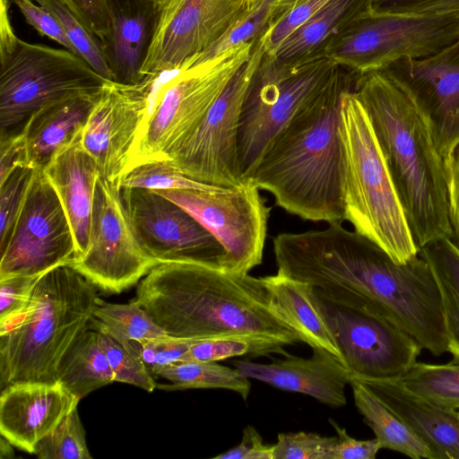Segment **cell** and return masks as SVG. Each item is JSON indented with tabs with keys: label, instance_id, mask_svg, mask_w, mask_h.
I'll return each mask as SVG.
<instances>
[{
	"label": "cell",
	"instance_id": "obj_1",
	"mask_svg": "<svg viewBox=\"0 0 459 459\" xmlns=\"http://www.w3.org/2000/svg\"><path fill=\"white\" fill-rule=\"evenodd\" d=\"M278 273L317 288L361 294L434 356L447 352L438 287L419 255L396 262L375 242L342 222L323 230L281 233L273 238Z\"/></svg>",
	"mask_w": 459,
	"mask_h": 459
},
{
	"label": "cell",
	"instance_id": "obj_2",
	"mask_svg": "<svg viewBox=\"0 0 459 459\" xmlns=\"http://www.w3.org/2000/svg\"><path fill=\"white\" fill-rule=\"evenodd\" d=\"M136 300L168 335L187 340L245 337L303 342L270 303L262 277L190 263L155 265Z\"/></svg>",
	"mask_w": 459,
	"mask_h": 459
},
{
	"label": "cell",
	"instance_id": "obj_3",
	"mask_svg": "<svg viewBox=\"0 0 459 459\" xmlns=\"http://www.w3.org/2000/svg\"><path fill=\"white\" fill-rule=\"evenodd\" d=\"M357 74L339 66L325 89L278 134L250 179L287 212L314 222L344 221L341 108Z\"/></svg>",
	"mask_w": 459,
	"mask_h": 459
},
{
	"label": "cell",
	"instance_id": "obj_4",
	"mask_svg": "<svg viewBox=\"0 0 459 459\" xmlns=\"http://www.w3.org/2000/svg\"><path fill=\"white\" fill-rule=\"evenodd\" d=\"M353 91L372 123L418 247L452 238L444 159L424 116L378 70L358 74Z\"/></svg>",
	"mask_w": 459,
	"mask_h": 459
},
{
	"label": "cell",
	"instance_id": "obj_5",
	"mask_svg": "<svg viewBox=\"0 0 459 459\" xmlns=\"http://www.w3.org/2000/svg\"><path fill=\"white\" fill-rule=\"evenodd\" d=\"M96 286L70 264L43 273L26 307L0 324V388L57 383L64 358L91 328Z\"/></svg>",
	"mask_w": 459,
	"mask_h": 459
},
{
	"label": "cell",
	"instance_id": "obj_6",
	"mask_svg": "<svg viewBox=\"0 0 459 459\" xmlns=\"http://www.w3.org/2000/svg\"><path fill=\"white\" fill-rule=\"evenodd\" d=\"M344 151V221L396 262L419 255L369 117L353 90L342 101Z\"/></svg>",
	"mask_w": 459,
	"mask_h": 459
},
{
	"label": "cell",
	"instance_id": "obj_7",
	"mask_svg": "<svg viewBox=\"0 0 459 459\" xmlns=\"http://www.w3.org/2000/svg\"><path fill=\"white\" fill-rule=\"evenodd\" d=\"M254 42L230 48L213 58L150 78L147 116L137 153L129 167L169 156L196 130Z\"/></svg>",
	"mask_w": 459,
	"mask_h": 459
},
{
	"label": "cell",
	"instance_id": "obj_8",
	"mask_svg": "<svg viewBox=\"0 0 459 459\" xmlns=\"http://www.w3.org/2000/svg\"><path fill=\"white\" fill-rule=\"evenodd\" d=\"M351 379L399 380L422 348L370 299L342 288L312 289Z\"/></svg>",
	"mask_w": 459,
	"mask_h": 459
},
{
	"label": "cell",
	"instance_id": "obj_9",
	"mask_svg": "<svg viewBox=\"0 0 459 459\" xmlns=\"http://www.w3.org/2000/svg\"><path fill=\"white\" fill-rule=\"evenodd\" d=\"M338 67L325 56L286 65L264 53L240 113L238 143L242 180L252 177L278 134L325 89Z\"/></svg>",
	"mask_w": 459,
	"mask_h": 459
},
{
	"label": "cell",
	"instance_id": "obj_10",
	"mask_svg": "<svg viewBox=\"0 0 459 459\" xmlns=\"http://www.w3.org/2000/svg\"><path fill=\"white\" fill-rule=\"evenodd\" d=\"M108 82L67 49L21 39L0 56V139L22 134L32 114L51 103L98 95Z\"/></svg>",
	"mask_w": 459,
	"mask_h": 459
},
{
	"label": "cell",
	"instance_id": "obj_11",
	"mask_svg": "<svg viewBox=\"0 0 459 459\" xmlns=\"http://www.w3.org/2000/svg\"><path fill=\"white\" fill-rule=\"evenodd\" d=\"M458 39L459 15L397 13L373 7L336 36L324 56L359 75L400 58L429 56Z\"/></svg>",
	"mask_w": 459,
	"mask_h": 459
},
{
	"label": "cell",
	"instance_id": "obj_12",
	"mask_svg": "<svg viewBox=\"0 0 459 459\" xmlns=\"http://www.w3.org/2000/svg\"><path fill=\"white\" fill-rule=\"evenodd\" d=\"M266 34L255 41L249 57L196 130L169 156L168 160L186 177L221 187H233L243 181L238 143L239 118L247 88L266 50Z\"/></svg>",
	"mask_w": 459,
	"mask_h": 459
},
{
	"label": "cell",
	"instance_id": "obj_13",
	"mask_svg": "<svg viewBox=\"0 0 459 459\" xmlns=\"http://www.w3.org/2000/svg\"><path fill=\"white\" fill-rule=\"evenodd\" d=\"M154 192L184 208L213 235L225 251V271L248 273L262 264L271 208L250 179L233 187Z\"/></svg>",
	"mask_w": 459,
	"mask_h": 459
},
{
	"label": "cell",
	"instance_id": "obj_14",
	"mask_svg": "<svg viewBox=\"0 0 459 459\" xmlns=\"http://www.w3.org/2000/svg\"><path fill=\"white\" fill-rule=\"evenodd\" d=\"M0 280L41 275L72 264L76 245L68 217L43 169H34L7 239L0 245Z\"/></svg>",
	"mask_w": 459,
	"mask_h": 459
},
{
	"label": "cell",
	"instance_id": "obj_15",
	"mask_svg": "<svg viewBox=\"0 0 459 459\" xmlns=\"http://www.w3.org/2000/svg\"><path fill=\"white\" fill-rule=\"evenodd\" d=\"M157 264L134 234L120 189L99 174L88 247L70 265L97 288L120 293L140 281Z\"/></svg>",
	"mask_w": 459,
	"mask_h": 459
},
{
	"label": "cell",
	"instance_id": "obj_16",
	"mask_svg": "<svg viewBox=\"0 0 459 459\" xmlns=\"http://www.w3.org/2000/svg\"><path fill=\"white\" fill-rule=\"evenodd\" d=\"M120 193L141 247L158 264L190 263L224 270L222 246L184 208L146 188L122 187Z\"/></svg>",
	"mask_w": 459,
	"mask_h": 459
},
{
	"label": "cell",
	"instance_id": "obj_17",
	"mask_svg": "<svg viewBox=\"0 0 459 459\" xmlns=\"http://www.w3.org/2000/svg\"><path fill=\"white\" fill-rule=\"evenodd\" d=\"M157 20L142 76L178 69L213 46L247 12L249 0H153Z\"/></svg>",
	"mask_w": 459,
	"mask_h": 459
},
{
	"label": "cell",
	"instance_id": "obj_18",
	"mask_svg": "<svg viewBox=\"0 0 459 459\" xmlns=\"http://www.w3.org/2000/svg\"><path fill=\"white\" fill-rule=\"evenodd\" d=\"M149 91V77L130 85L107 82L82 133V144L100 175L118 188L139 148Z\"/></svg>",
	"mask_w": 459,
	"mask_h": 459
},
{
	"label": "cell",
	"instance_id": "obj_19",
	"mask_svg": "<svg viewBox=\"0 0 459 459\" xmlns=\"http://www.w3.org/2000/svg\"><path fill=\"white\" fill-rule=\"evenodd\" d=\"M426 118L444 158L459 146V39L423 58H400L379 69Z\"/></svg>",
	"mask_w": 459,
	"mask_h": 459
},
{
	"label": "cell",
	"instance_id": "obj_20",
	"mask_svg": "<svg viewBox=\"0 0 459 459\" xmlns=\"http://www.w3.org/2000/svg\"><path fill=\"white\" fill-rule=\"evenodd\" d=\"M312 350L309 358L286 353L283 359H273L270 363L236 359L232 365L248 378L309 395L331 407L344 406L345 386L351 380L348 369L330 351L322 348Z\"/></svg>",
	"mask_w": 459,
	"mask_h": 459
},
{
	"label": "cell",
	"instance_id": "obj_21",
	"mask_svg": "<svg viewBox=\"0 0 459 459\" xmlns=\"http://www.w3.org/2000/svg\"><path fill=\"white\" fill-rule=\"evenodd\" d=\"M80 400L60 384L20 383L1 390L0 433L15 447L33 454Z\"/></svg>",
	"mask_w": 459,
	"mask_h": 459
},
{
	"label": "cell",
	"instance_id": "obj_22",
	"mask_svg": "<svg viewBox=\"0 0 459 459\" xmlns=\"http://www.w3.org/2000/svg\"><path fill=\"white\" fill-rule=\"evenodd\" d=\"M108 28L100 39L113 82L137 84L151 47L155 27L153 0H107Z\"/></svg>",
	"mask_w": 459,
	"mask_h": 459
},
{
	"label": "cell",
	"instance_id": "obj_23",
	"mask_svg": "<svg viewBox=\"0 0 459 459\" xmlns=\"http://www.w3.org/2000/svg\"><path fill=\"white\" fill-rule=\"evenodd\" d=\"M81 139L82 135L58 151L43 169L71 224L76 245L75 259L88 247L95 183L100 174Z\"/></svg>",
	"mask_w": 459,
	"mask_h": 459
},
{
	"label": "cell",
	"instance_id": "obj_24",
	"mask_svg": "<svg viewBox=\"0 0 459 459\" xmlns=\"http://www.w3.org/2000/svg\"><path fill=\"white\" fill-rule=\"evenodd\" d=\"M404 420L432 450L435 459H459V411L437 405L399 380L363 382Z\"/></svg>",
	"mask_w": 459,
	"mask_h": 459
},
{
	"label": "cell",
	"instance_id": "obj_25",
	"mask_svg": "<svg viewBox=\"0 0 459 459\" xmlns=\"http://www.w3.org/2000/svg\"><path fill=\"white\" fill-rule=\"evenodd\" d=\"M99 95L62 100L32 114L22 132L27 166L44 169L58 151L82 135Z\"/></svg>",
	"mask_w": 459,
	"mask_h": 459
},
{
	"label": "cell",
	"instance_id": "obj_26",
	"mask_svg": "<svg viewBox=\"0 0 459 459\" xmlns=\"http://www.w3.org/2000/svg\"><path fill=\"white\" fill-rule=\"evenodd\" d=\"M375 0H330L284 39L272 53L286 65L324 56L329 43L359 16L371 10Z\"/></svg>",
	"mask_w": 459,
	"mask_h": 459
},
{
	"label": "cell",
	"instance_id": "obj_27",
	"mask_svg": "<svg viewBox=\"0 0 459 459\" xmlns=\"http://www.w3.org/2000/svg\"><path fill=\"white\" fill-rule=\"evenodd\" d=\"M270 303L279 316L311 348H322L342 361V355L324 317L316 306L313 286L281 273L262 277Z\"/></svg>",
	"mask_w": 459,
	"mask_h": 459
},
{
	"label": "cell",
	"instance_id": "obj_28",
	"mask_svg": "<svg viewBox=\"0 0 459 459\" xmlns=\"http://www.w3.org/2000/svg\"><path fill=\"white\" fill-rule=\"evenodd\" d=\"M354 403L365 423L373 430L381 449L413 459H435L427 443L365 383L351 379Z\"/></svg>",
	"mask_w": 459,
	"mask_h": 459
},
{
	"label": "cell",
	"instance_id": "obj_29",
	"mask_svg": "<svg viewBox=\"0 0 459 459\" xmlns=\"http://www.w3.org/2000/svg\"><path fill=\"white\" fill-rule=\"evenodd\" d=\"M419 255L429 264L438 287L447 352L459 363V247L452 238H444L420 248Z\"/></svg>",
	"mask_w": 459,
	"mask_h": 459
},
{
	"label": "cell",
	"instance_id": "obj_30",
	"mask_svg": "<svg viewBox=\"0 0 459 459\" xmlns=\"http://www.w3.org/2000/svg\"><path fill=\"white\" fill-rule=\"evenodd\" d=\"M115 382L100 333L87 330L63 359L57 383L81 401L91 392Z\"/></svg>",
	"mask_w": 459,
	"mask_h": 459
},
{
	"label": "cell",
	"instance_id": "obj_31",
	"mask_svg": "<svg viewBox=\"0 0 459 459\" xmlns=\"http://www.w3.org/2000/svg\"><path fill=\"white\" fill-rule=\"evenodd\" d=\"M152 375L165 378L170 385H158V388L175 389H227L238 393L247 401L251 383L236 368H231L214 361H178L151 371Z\"/></svg>",
	"mask_w": 459,
	"mask_h": 459
},
{
	"label": "cell",
	"instance_id": "obj_32",
	"mask_svg": "<svg viewBox=\"0 0 459 459\" xmlns=\"http://www.w3.org/2000/svg\"><path fill=\"white\" fill-rule=\"evenodd\" d=\"M91 328L109 336L124 347L131 342H143L168 335L134 299L127 304H115L100 299Z\"/></svg>",
	"mask_w": 459,
	"mask_h": 459
},
{
	"label": "cell",
	"instance_id": "obj_33",
	"mask_svg": "<svg viewBox=\"0 0 459 459\" xmlns=\"http://www.w3.org/2000/svg\"><path fill=\"white\" fill-rule=\"evenodd\" d=\"M288 10L281 0H254L224 36L204 52L188 59L189 65L208 61L230 48L255 41L273 27Z\"/></svg>",
	"mask_w": 459,
	"mask_h": 459
},
{
	"label": "cell",
	"instance_id": "obj_34",
	"mask_svg": "<svg viewBox=\"0 0 459 459\" xmlns=\"http://www.w3.org/2000/svg\"><path fill=\"white\" fill-rule=\"evenodd\" d=\"M409 391L442 407L459 411V363L416 362L399 379Z\"/></svg>",
	"mask_w": 459,
	"mask_h": 459
},
{
	"label": "cell",
	"instance_id": "obj_35",
	"mask_svg": "<svg viewBox=\"0 0 459 459\" xmlns=\"http://www.w3.org/2000/svg\"><path fill=\"white\" fill-rule=\"evenodd\" d=\"M48 10L60 23L78 56L97 74L113 82L106 62L100 39L90 31L80 19L61 0H33Z\"/></svg>",
	"mask_w": 459,
	"mask_h": 459
},
{
	"label": "cell",
	"instance_id": "obj_36",
	"mask_svg": "<svg viewBox=\"0 0 459 459\" xmlns=\"http://www.w3.org/2000/svg\"><path fill=\"white\" fill-rule=\"evenodd\" d=\"M284 345L268 340L245 337H221L195 340L181 361H218L240 356L286 354Z\"/></svg>",
	"mask_w": 459,
	"mask_h": 459
},
{
	"label": "cell",
	"instance_id": "obj_37",
	"mask_svg": "<svg viewBox=\"0 0 459 459\" xmlns=\"http://www.w3.org/2000/svg\"><path fill=\"white\" fill-rule=\"evenodd\" d=\"M39 459H91L85 430L77 406L37 445L33 453Z\"/></svg>",
	"mask_w": 459,
	"mask_h": 459
},
{
	"label": "cell",
	"instance_id": "obj_38",
	"mask_svg": "<svg viewBox=\"0 0 459 459\" xmlns=\"http://www.w3.org/2000/svg\"><path fill=\"white\" fill-rule=\"evenodd\" d=\"M139 187L152 191L171 189L212 190L221 186H211L194 180L169 160H154L142 163L127 171L121 178L119 188Z\"/></svg>",
	"mask_w": 459,
	"mask_h": 459
},
{
	"label": "cell",
	"instance_id": "obj_39",
	"mask_svg": "<svg viewBox=\"0 0 459 459\" xmlns=\"http://www.w3.org/2000/svg\"><path fill=\"white\" fill-rule=\"evenodd\" d=\"M99 333L100 342L113 371L115 382L129 384L152 392L158 384L143 360L109 336Z\"/></svg>",
	"mask_w": 459,
	"mask_h": 459
},
{
	"label": "cell",
	"instance_id": "obj_40",
	"mask_svg": "<svg viewBox=\"0 0 459 459\" xmlns=\"http://www.w3.org/2000/svg\"><path fill=\"white\" fill-rule=\"evenodd\" d=\"M337 437H325L314 432L278 434L273 459H332Z\"/></svg>",
	"mask_w": 459,
	"mask_h": 459
},
{
	"label": "cell",
	"instance_id": "obj_41",
	"mask_svg": "<svg viewBox=\"0 0 459 459\" xmlns=\"http://www.w3.org/2000/svg\"><path fill=\"white\" fill-rule=\"evenodd\" d=\"M33 173V169L19 166L0 182V245L10 234Z\"/></svg>",
	"mask_w": 459,
	"mask_h": 459
},
{
	"label": "cell",
	"instance_id": "obj_42",
	"mask_svg": "<svg viewBox=\"0 0 459 459\" xmlns=\"http://www.w3.org/2000/svg\"><path fill=\"white\" fill-rule=\"evenodd\" d=\"M194 341L167 335L143 342H131L125 348L136 353L151 372L156 368L181 361Z\"/></svg>",
	"mask_w": 459,
	"mask_h": 459
},
{
	"label": "cell",
	"instance_id": "obj_43",
	"mask_svg": "<svg viewBox=\"0 0 459 459\" xmlns=\"http://www.w3.org/2000/svg\"><path fill=\"white\" fill-rule=\"evenodd\" d=\"M330 0H293L290 8L272 27L265 40V52L272 53L291 32Z\"/></svg>",
	"mask_w": 459,
	"mask_h": 459
},
{
	"label": "cell",
	"instance_id": "obj_44",
	"mask_svg": "<svg viewBox=\"0 0 459 459\" xmlns=\"http://www.w3.org/2000/svg\"><path fill=\"white\" fill-rule=\"evenodd\" d=\"M41 275H15L0 280V324L16 316L26 307Z\"/></svg>",
	"mask_w": 459,
	"mask_h": 459
},
{
	"label": "cell",
	"instance_id": "obj_45",
	"mask_svg": "<svg viewBox=\"0 0 459 459\" xmlns=\"http://www.w3.org/2000/svg\"><path fill=\"white\" fill-rule=\"evenodd\" d=\"M30 25L42 37L52 39L77 55L65 32L57 20L45 8L33 0H11ZM78 56V55H77Z\"/></svg>",
	"mask_w": 459,
	"mask_h": 459
},
{
	"label": "cell",
	"instance_id": "obj_46",
	"mask_svg": "<svg viewBox=\"0 0 459 459\" xmlns=\"http://www.w3.org/2000/svg\"><path fill=\"white\" fill-rule=\"evenodd\" d=\"M376 10L420 15H459V0H375Z\"/></svg>",
	"mask_w": 459,
	"mask_h": 459
},
{
	"label": "cell",
	"instance_id": "obj_47",
	"mask_svg": "<svg viewBox=\"0 0 459 459\" xmlns=\"http://www.w3.org/2000/svg\"><path fill=\"white\" fill-rule=\"evenodd\" d=\"M100 39L107 34L108 10L107 0H61Z\"/></svg>",
	"mask_w": 459,
	"mask_h": 459
},
{
	"label": "cell",
	"instance_id": "obj_48",
	"mask_svg": "<svg viewBox=\"0 0 459 459\" xmlns=\"http://www.w3.org/2000/svg\"><path fill=\"white\" fill-rule=\"evenodd\" d=\"M331 425L337 433V439L333 447L332 459H375L381 449L378 440H359L351 437L345 429L340 427L332 419Z\"/></svg>",
	"mask_w": 459,
	"mask_h": 459
},
{
	"label": "cell",
	"instance_id": "obj_49",
	"mask_svg": "<svg viewBox=\"0 0 459 459\" xmlns=\"http://www.w3.org/2000/svg\"><path fill=\"white\" fill-rule=\"evenodd\" d=\"M274 445L264 442L263 437L252 426H247L240 443L214 456V459H273Z\"/></svg>",
	"mask_w": 459,
	"mask_h": 459
},
{
	"label": "cell",
	"instance_id": "obj_50",
	"mask_svg": "<svg viewBox=\"0 0 459 459\" xmlns=\"http://www.w3.org/2000/svg\"><path fill=\"white\" fill-rule=\"evenodd\" d=\"M453 241L459 247V146L444 158Z\"/></svg>",
	"mask_w": 459,
	"mask_h": 459
},
{
	"label": "cell",
	"instance_id": "obj_51",
	"mask_svg": "<svg viewBox=\"0 0 459 459\" xmlns=\"http://www.w3.org/2000/svg\"><path fill=\"white\" fill-rule=\"evenodd\" d=\"M19 166H27L22 134L0 139V182Z\"/></svg>",
	"mask_w": 459,
	"mask_h": 459
},
{
	"label": "cell",
	"instance_id": "obj_52",
	"mask_svg": "<svg viewBox=\"0 0 459 459\" xmlns=\"http://www.w3.org/2000/svg\"><path fill=\"white\" fill-rule=\"evenodd\" d=\"M11 0H1L0 7V56H3L13 50L18 38L12 26L9 7Z\"/></svg>",
	"mask_w": 459,
	"mask_h": 459
},
{
	"label": "cell",
	"instance_id": "obj_53",
	"mask_svg": "<svg viewBox=\"0 0 459 459\" xmlns=\"http://www.w3.org/2000/svg\"><path fill=\"white\" fill-rule=\"evenodd\" d=\"M13 445L10 443L4 437L0 438V458H13L14 456Z\"/></svg>",
	"mask_w": 459,
	"mask_h": 459
},
{
	"label": "cell",
	"instance_id": "obj_54",
	"mask_svg": "<svg viewBox=\"0 0 459 459\" xmlns=\"http://www.w3.org/2000/svg\"><path fill=\"white\" fill-rule=\"evenodd\" d=\"M292 1L293 0H281V4L289 8H290Z\"/></svg>",
	"mask_w": 459,
	"mask_h": 459
},
{
	"label": "cell",
	"instance_id": "obj_55",
	"mask_svg": "<svg viewBox=\"0 0 459 459\" xmlns=\"http://www.w3.org/2000/svg\"><path fill=\"white\" fill-rule=\"evenodd\" d=\"M253 1H254V0H249V2H250V3H251V2H253Z\"/></svg>",
	"mask_w": 459,
	"mask_h": 459
}]
</instances>
